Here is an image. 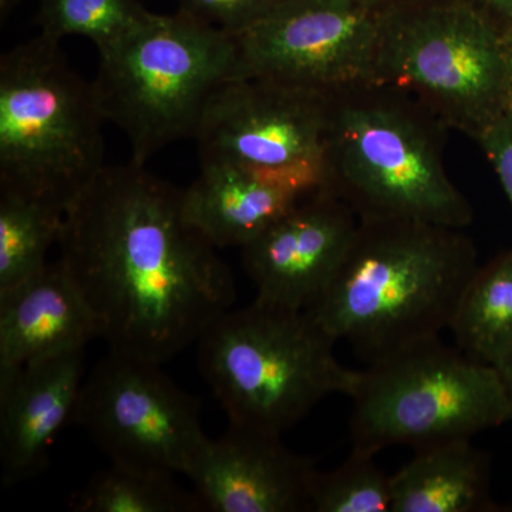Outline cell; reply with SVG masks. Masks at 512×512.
<instances>
[{"label": "cell", "instance_id": "18", "mask_svg": "<svg viewBox=\"0 0 512 512\" xmlns=\"http://www.w3.org/2000/svg\"><path fill=\"white\" fill-rule=\"evenodd\" d=\"M458 349L494 366L512 349V251L471 276L451 320Z\"/></svg>", "mask_w": 512, "mask_h": 512}, {"label": "cell", "instance_id": "1", "mask_svg": "<svg viewBox=\"0 0 512 512\" xmlns=\"http://www.w3.org/2000/svg\"><path fill=\"white\" fill-rule=\"evenodd\" d=\"M183 191L144 164L106 165L67 208L59 241L109 350L158 365L237 299L228 265L185 218Z\"/></svg>", "mask_w": 512, "mask_h": 512}, {"label": "cell", "instance_id": "10", "mask_svg": "<svg viewBox=\"0 0 512 512\" xmlns=\"http://www.w3.org/2000/svg\"><path fill=\"white\" fill-rule=\"evenodd\" d=\"M160 366L109 350L84 379L73 420L111 463L185 476L208 437L200 403Z\"/></svg>", "mask_w": 512, "mask_h": 512}, {"label": "cell", "instance_id": "17", "mask_svg": "<svg viewBox=\"0 0 512 512\" xmlns=\"http://www.w3.org/2000/svg\"><path fill=\"white\" fill-rule=\"evenodd\" d=\"M392 476L390 512H484L495 510L488 463L471 439L416 448Z\"/></svg>", "mask_w": 512, "mask_h": 512}, {"label": "cell", "instance_id": "4", "mask_svg": "<svg viewBox=\"0 0 512 512\" xmlns=\"http://www.w3.org/2000/svg\"><path fill=\"white\" fill-rule=\"evenodd\" d=\"M336 343L308 311L255 299L221 313L195 345L229 424L284 434L326 397L355 393L362 370L339 362Z\"/></svg>", "mask_w": 512, "mask_h": 512}, {"label": "cell", "instance_id": "21", "mask_svg": "<svg viewBox=\"0 0 512 512\" xmlns=\"http://www.w3.org/2000/svg\"><path fill=\"white\" fill-rule=\"evenodd\" d=\"M154 13L138 0H40V36L60 43L67 36L92 40L109 52L150 22Z\"/></svg>", "mask_w": 512, "mask_h": 512}, {"label": "cell", "instance_id": "16", "mask_svg": "<svg viewBox=\"0 0 512 512\" xmlns=\"http://www.w3.org/2000/svg\"><path fill=\"white\" fill-rule=\"evenodd\" d=\"M183 191L185 218L215 248L245 247L311 194L231 164L205 163Z\"/></svg>", "mask_w": 512, "mask_h": 512}, {"label": "cell", "instance_id": "15", "mask_svg": "<svg viewBox=\"0 0 512 512\" xmlns=\"http://www.w3.org/2000/svg\"><path fill=\"white\" fill-rule=\"evenodd\" d=\"M103 326L63 262L0 293V370L86 349Z\"/></svg>", "mask_w": 512, "mask_h": 512}, {"label": "cell", "instance_id": "19", "mask_svg": "<svg viewBox=\"0 0 512 512\" xmlns=\"http://www.w3.org/2000/svg\"><path fill=\"white\" fill-rule=\"evenodd\" d=\"M174 474L157 468L111 463L72 495L77 512H197L194 491L175 483Z\"/></svg>", "mask_w": 512, "mask_h": 512}, {"label": "cell", "instance_id": "26", "mask_svg": "<svg viewBox=\"0 0 512 512\" xmlns=\"http://www.w3.org/2000/svg\"><path fill=\"white\" fill-rule=\"evenodd\" d=\"M357 2L362 3V5L367 6L369 9L375 10L377 13L386 15V13L394 12V10L416 5V3L423 2V0H357Z\"/></svg>", "mask_w": 512, "mask_h": 512}, {"label": "cell", "instance_id": "25", "mask_svg": "<svg viewBox=\"0 0 512 512\" xmlns=\"http://www.w3.org/2000/svg\"><path fill=\"white\" fill-rule=\"evenodd\" d=\"M501 25L512 23V0H471Z\"/></svg>", "mask_w": 512, "mask_h": 512}, {"label": "cell", "instance_id": "7", "mask_svg": "<svg viewBox=\"0 0 512 512\" xmlns=\"http://www.w3.org/2000/svg\"><path fill=\"white\" fill-rule=\"evenodd\" d=\"M375 83L412 94L476 140L512 106L503 25L471 0H423L386 13Z\"/></svg>", "mask_w": 512, "mask_h": 512}, {"label": "cell", "instance_id": "24", "mask_svg": "<svg viewBox=\"0 0 512 512\" xmlns=\"http://www.w3.org/2000/svg\"><path fill=\"white\" fill-rule=\"evenodd\" d=\"M476 141L493 165L512 207V106L491 121Z\"/></svg>", "mask_w": 512, "mask_h": 512}, {"label": "cell", "instance_id": "22", "mask_svg": "<svg viewBox=\"0 0 512 512\" xmlns=\"http://www.w3.org/2000/svg\"><path fill=\"white\" fill-rule=\"evenodd\" d=\"M309 507L315 512H390L392 476L377 466L375 454L352 448L342 466L313 473Z\"/></svg>", "mask_w": 512, "mask_h": 512}, {"label": "cell", "instance_id": "27", "mask_svg": "<svg viewBox=\"0 0 512 512\" xmlns=\"http://www.w3.org/2000/svg\"><path fill=\"white\" fill-rule=\"evenodd\" d=\"M494 367L497 369L501 380H503L505 392H507L508 399H510L512 406V349L507 355L501 357V359L495 363Z\"/></svg>", "mask_w": 512, "mask_h": 512}, {"label": "cell", "instance_id": "8", "mask_svg": "<svg viewBox=\"0 0 512 512\" xmlns=\"http://www.w3.org/2000/svg\"><path fill=\"white\" fill-rule=\"evenodd\" d=\"M350 399L352 448L375 456L390 446L473 439L512 420L497 369L440 338L367 365Z\"/></svg>", "mask_w": 512, "mask_h": 512}, {"label": "cell", "instance_id": "29", "mask_svg": "<svg viewBox=\"0 0 512 512\" xmlns=\"http://www.w3.org/2000/svg\"><path fill=\"white\" fill-rule=\"evenodd\" d=\"M19 5V0H0V18H2V22H5V19H8L10 13L13 12V9Z\"/></svg>", "mask_w": 512, "mask_h": 512}, {"label": "cell", "instance_id": "28", "mask_svg": "<svg viewBox=\"0 0 512 512\" xmlns=\"http://www.w3.org/2000/svg\"><path fill=\"white\" fill-rule=\"evenodd\" d=\"M503 36L505 53H507L508 64H510V70L512 74V23L503 25Z\"/></svg>", "mask_w": 512, "mask_h": 512}, {"label": "cell", "instance_id": "9", "mask_svg": "<svg viewBox=\"0 0 512 512\" xmlns=\"http://www.w3.org/2000/svg\"><path fill=\"white\" fill-rule=\"evenodd\" d=\"M329 96L241 77L222 84L198 127L200 163L231 164L313 194L325 187Z\"/></svg>", "mask_w": 512, "mask_h": 512}, {"label": "cell", "instance_id": "11", "mask_svg": "<svg viewBox=\"0 0 512 512\" xmlns=\"http://www.w3.org/2000/svg\"><path fill=\"white\" fill-rule=\"evenodd\" d=\"M383 15L357 0H281L237 37L238 79L322 94L375 83Z\"/></svg>", "mask_w": 512, "mask_h": 512}, {"label": "cell", "instance_id": "14", "mask_svg": "<svg viewBox=\"0 0 512 512\" xmlns=\"http://www.w3.org/2000/svg\"><path fill=\"white\" fill-rule=\"evenodd\" d=\"M84 350L0 370V467L5 485L37 476L84 382Z\"/></svg>", "mask_w": 512, "mask_h": 512}, {"label": "cell", "instance_id": "2", "mask_svg": "<svg viewBox=\"0 0 512 512\" xmlns=\"http://www.w3.org/2000/svg\"><path fill=\"white\" fill-rule=\"evenodd\" d=\"M477 268L464 229L359 220L338 274L308 313L370 365L440 338Z\"/></svg>", "mask_w": 512, "mask_h": 512}, {"label": "cell", "instance_id": "6", "mask_svg": "<svg viewBox=\"0 0 512 512\" xmlns=\"http://www.w3.org/2000/svg\"><path fill=\"white\" fill-rule=\"evenodd\" d=\"M93 80L106 121L126 134L131 161L195 138L208 101L238 79L237 37L177 10L157 15L99 55Z\"/></svg>", "mask_w": 512, "mask_h": 512}, {"label": "cell", "instance_id": "5", "mask_svg": "<svg viewBox=\"0 0 512 512\" xmlns=\"http://www.w3.org/2000/svg\"><path fill=\"white\" fill-rule=\"evenodd\" d=\"M99 96L37 36L0 57V190L19 192L66 214L104 163Z\"/></svg>", "mask_w": 512, "mask_h": 512}, {"label": "cell", "instance_id": "13", "mask_svg": "<svg viewBox=\"0 0 512 512\" xmlns=\"http://www.w3.org/2000/svg\"><path fill=\"white\" fill-rule=\"evenodd\" d=\"M281 437L229 424L220 439L205 440L185 471L201 510L311 511L309 483L315 464L292 453Z\"/></svg>", "mask_w": 512, "mask_h": 512}, {"label": "cell", "instance_id": "20", "mask_svg": "<svg viewBox=\"0 0 512 512\" xmlns=\"http://www.w3.org/2000/svg\"><path fill=\"white\" fill-rule=\"evenodd\" d=\"M64 212L46 202L0 190V293L42 272L59 244Z\"/></svg>", "mask_w": 512, "mask_h": 512}, {"label": "cell", "instance_id": "23", "mask_svg": "<svg viewBox=\"0 0 512 512\" xmlns=\"http://www.w3.org/2000/svg\"><path fill=\"white\" fill-rule=\"evenodd\" d=\"M281 0H178V10L231 36L261 22Z\"/></svg>", "mask_w": 512, "mask_h": 512}, {"label": "cell", "instance_id": "12", "mask_svg": "<svg viewBox=\"0 0 512 512\" xmlns=\"http://www.w3.org/2000/svg\"><path fill=\"white\" fill-rule=\"evenodd\" d=\"M359 224L355 211L323 187L242 247L258 301L308 311L338 274Z\"/></svg>", "mask_w": 512, "mask_h": 512}, {"label": "cell", "instance_id": "3", "mask_svg": "<svg viewBox=\"0 0 512 512\" xmlns=\"http://www.w3.org/2000/svg\"><path fill=\"white\" fill-rule=\"evenodd\" d=\"M448 130L416 97L389 84L330 94L325 187L359 220L466 229L474 212L444 164Z\"/></svg>", "mask_w": 512, "mask_h": 512}]
</instances>
